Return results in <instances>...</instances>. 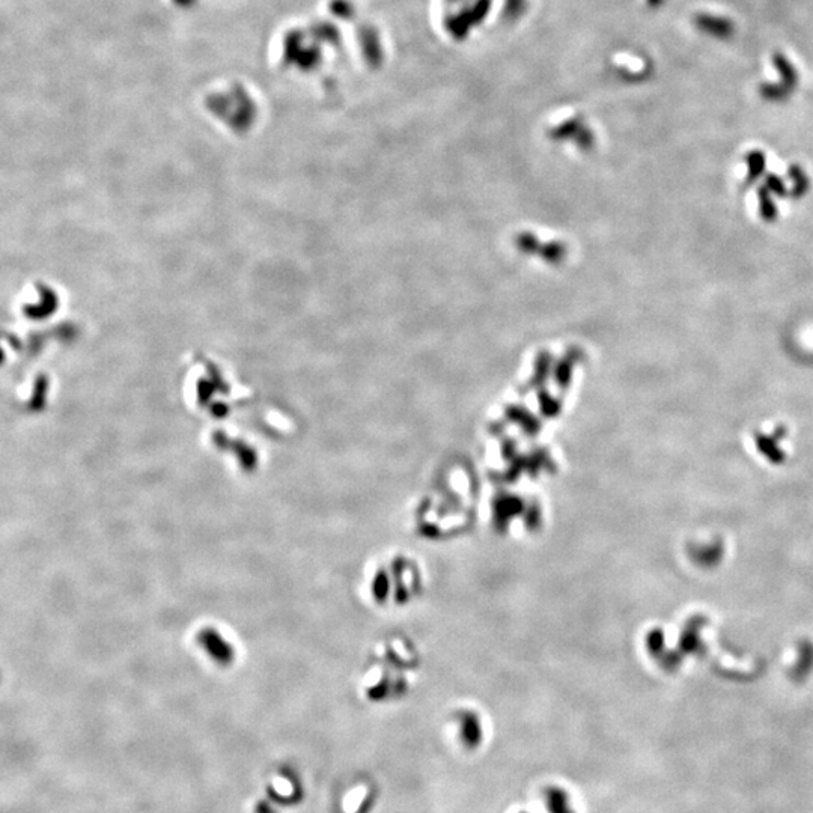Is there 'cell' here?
I'll return each mask as SVG.
<instances>
[{"instance_id": "cell-1", "label": "cell", "mask_w": 813, "mask_h": 813, "mask_svg": "<svg viewBox=\"0 0 813 813\" xmlns=\"http://www.w3.org/2000/svg\"><path fill=\"white\" fill-rule=\"evenodd\" d=\"M201 642L204 648H207L208 652H210L216 660L222 661V663H228V661L231 660V645H228V643L223 640V637L220 636L219 633H216V631H204V633L201 634Z\"/></svg>"}, {"instance_id": "cell-2", "label": "cell", "mask_w": 813, "mask_h": 813, "mask_svg": "<svg viewBox=\"0 0 813 813\" xmlns=\"http://www.w3.org/2000/svg\"><path fill=\"white\" fill-rule=\"evenodd\" d=\"M460 740L463 741L467 749H475L481 743V726H479V720L473 714H466L461 719Z\"/></svg>"}, {"instance_id": "cell-3", "label": "cell", "mask_w": 813, "mask_h": 813, "mask_svg": "<svg viewBox=\"0 0 813 813\" xmlns=\"http://www.w3.org/2000/svg\"><path fill=\"white\" fill-rule=\"evenodd\" d=\"M544 800H546L547 812L549 813H574L570 797H568L564 789L556 788V786L547 789Z\"/></svg>"}]
</instances>
